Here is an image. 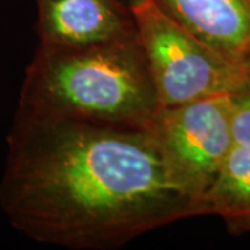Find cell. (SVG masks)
<instances>
[{
  "label": "cell",
  "instance_id": "cell-2",
  "mask_svg": "<svg viewBox=\"0 0 250 250\" xmlns=\"http://www.w3.org/2000/svg\"><path fill=\"white\" fill-rule=\"evenodd\" d=\"M17 110L46 120L149 128L160 103L134 36L80 47L38 45Z\"/></svg>",
  "mask_w": 250,
  "mask_h": 250
},
{
  "label": "cell",
  "instance_id": "cell-1",
  "mask_svg": "<svg viewBox=\"0 0 250 250\" xmlns=\"http://www.w3.org/2000/svg\"><path fill=\"white\" fill-rule=\"evenodd\" d=\"M0 207L32 241L74 250L117 249L196 217L149 128L46 120L20 110L7 136Z\"/></svg>",
  "mask_w": 250,
  "mask_h": 250
},
{
  "label": "cell",
  "instance_id": "cell-4",
  "mask_svg": "<svg viewBox=\"0 0 250 250\" xmlns=\"http://www.w3.org/2000/svg\"><path fill=\"white\" fill-rule=\"evenodd\" d=\"M231 93L161 107L149 131L174 185L199 215V203L235 146Z\"/></svg>",
  "mask_w": 250,
  "mask_h": 250
},
{
  "label": "cell",
  "instance_id": "cell-3",
  "mask_svg": "<svg viewBox=\"0 0 250 250\" xmlns=\"http://www.w3.org/2000/svg\"><path fill=\"white\" fill-rule=\"evenodd\" d=\"M129 7L160 108L241 88L245 74L171 18L154 0H132Z\"/></svg>",
  "mask_w": 250,
  "mask_h": 250
},
{
  "label": "cell",
  "instance_id": "cell-6",
  "mask_svg": "<svg viewBox=\"0 0 250 250\" xmlns=\"http://www.w3.org/2000/svg\"><path fill=\"white\" fill-rule=\"evenodd\" d=\"M224 60L250 78V0H154Z\"/></svg>",
  "mask_w": 250,
  "mask_h": 250
},
{
  "label": "cell",
  "instance_id": "cell-8",
  "mask_svg": "<svg viewBox=\"0 0 250 250\" xmlns=\"http://www.w3.org/2000/svg\"><path fill=\"white\" fill-rule=\"evenodd\" d=\"M231 126L235 145L250 149V81L231 93Z\"/></svg>",
  "mask_w": 250,
  "mask_h": 250
},
{
  "label": "cell",
  "instance_id": "cell-7",
  "mask_svg": "<svg viewBox=\"0 0 250 250\" xmlns=\"http://www.w3.org/2000/svg\"><path fill=\"white\" fill-rule=\"evenodd\" d=\"M199 215H217L231 235H250V149L235 145L199 203Z\"/></svg>",
  "mask_w": 250,
  "mask_h": 250
},
{
  "label": "cell",
  "instance_id": "cell-5",
  "mask_svg": "<svg viewBox=\"0 0 250 250\" xmlns=\"http://www.w3.org/2000/svg\"><path fill=\"white\" fill-rule=\"evenodd\" d=\"M38 45L80 47L136 36L131 7L121 0H34Z\"/></svg>",
  "mask_w": 250,
  "mask_h": 250
}]
</instances>
